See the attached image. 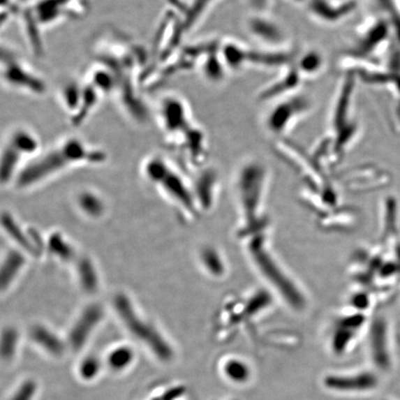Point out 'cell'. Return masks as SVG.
Instances as JSON below:
<instances>
[{"label":"cell","mask_w":400,"mask_h":400,"mask_svg":"<svg viewBox=\"0 0 400 400\" xmlns=\"http://www.w3.org/2000/svg\"><path fill=\"white\" fill-rule=\"evenodd\" d=\"M114 93V80L106 65L92 59L76 77L58 89L59 103L73 127L83 126Z\"/></svg>","instance_id":"obj_2"},{"label":"cell","mask_w":400,"mask_h":400,"mask_svg":"<svg viewBox=\"0 0 400 400\" xmlns=\"http://www.w3.org/2000/svg\"><path fill=\"white\" fill-rule=\"evenodd\" d=\"M133 350L130 348L120 347L114 348L107 357V366L115 373L126 371L133 362Z\"/></svg>","instance_id":"obj_23"},{"label":"cell","mask_w":400,"mask_h":400,"mask_svg":"<svg viewBox=\"0 0 400 400\" xmlns=\"http://www.w3.org/2000/svg\"><path fill=\"white\" fill-rule=\"evenodd\" d=\"M396 43L399 41L392 22L371 13L357 25L353 38L342 52L340 66L346 72L362 65L381 64Z\"/></svg>","instance_id":"obj_4"},{"label":"cell","mask_w":400,"mask_h":400,"mask_svg":"<svg viewBox=\"0 0 400 400\" xmlns=\"http://www.w3.org/2000/svg\"><path fill=\"white\" fill-rule=\"evenodd\" d=\"M220 45H217L200 59V75L207 83L219 86L227 78V73L230 72L226 64H224L220 53Z\"/></svg>","instance_id":"obj_16"},{"label":"cell","mask_w":400,"mask_h":400,"mask_svg":"<svg viewBox=\"0 0 400 400\" xmlns=\"http://www.w3.org/2000/svg\"><path fill=\"white\" fill-rule=\"evenodd\" d=\"M92 59L106 65L114 80L112 101L126 119L144 126L152 112L142 96L143 78L150 58L143 45L116 30L99 34L94 41Z\"/></svg>","instance_id":"obj_1"},{"label":"cell","mask_w":400,"mask_h":400,"mask_svg":"<svg viewBox=\"0 0 400 400\" xmlns=\"http://www.w3.org/2000/svg\"><path fill=\"white\" fill-rule=\"evenodd\" d=\"M17 344V334L13 331H7L3 333L0 339V354L4 359H10L13 357Z\"/></svg>","instance_id":"obj_28"},{"label":"cell","mask_w":400,"mask_h":400,"mask_svg":"<svg viewBox=\"0 0 400 400\" xmlns=\"http://www.w3.org/2000/svg\"><path fill=\"white\" fill-rule=\"evenodd\" d=\"M303 81L304 80L297 73L294 64H291L290 66L283 70L282 75L278 76L275 80L272 81V83L269 84L265 89L260 91L258 98L260 101L267 102L277 101L283 96L299 91Z\"/></svg>","instance_id":"obj_15"},{"label":"cell","mask_w":400,"mask_h":400,"mask_svg":"<svg viewBox=\"0 0 400 400\" xmlns=\"http://www.w3.org/2000/svg\"><path fill=\"white\" fill-rule=\"evenodd\" d=\"M115 307L124 325L132 332L133 334H135L139 339L143 340L163 359H167L170 357L168 346L161 339L158 332L155 331L154 328H152L149 323L145 322L142 318L136 314L131 302L126 297L120 295L116 297Z\"/></svg>","instance_id":"obj_13"},{"label":"cell","mask_w":400,"mask_h":400,"mask_svg":"<svg viewBox=\"0 0 400 400\" xmlns=\"http://www.w3.org/2000/svg\"><path fill=\"white\" fill-rule=\"evenodd\" d=\"M371 8V13H376L390 20L395 28L400 43V0H364Z\"/></svg>","instance_id":"obj_21"},{"label":"cell","mask_w":400,"mask_h":400,"mask_svg":"<svg viewBox=\"0 0 400 400\" xmlns=\"http://www.w3.org/2000/svg\"><path fill=\"white\" fill-rule=\"evenodd\" d=\"M246 32L260 47L267 50H288L290 36L282 22L269 13L251 14L245 22Z\"/></svg>","instance_id":"obj_12"},{"label":"cell","mask_w":400,"mask_h":400,"mask_svg":"<svg viewBox=\"0 0 400 400\" xmlns=\"http://www.w3.org/2000/svg\"><path fill=\"white\" fill-rule=\"evenodd\" d=\"M387 329L384 323H374L371 332V353L374 362L380 368H387L390 364V354L387 351Z\"/></svg>","instance_id":"obj_20"},{"label":"cell","mask_w":400,"mask_h":400,"mask_svg":"<svg viewBox=\"0 0 400 400\" xmlns=\"http://www.w3.org/2000/svg\"><path fill=\"white\" fill-rule=\"evenodd\" d=\"M22 265H24V259L21 255L18 253L8 255L7 260L0 267V290H3L6 286L10 285Z\"/></svg>","instance_id":"obj_24"},{"label":"cell","mask_w":400,"mask_h":400,"mask_svg":"<svg viewBox=\"0 0 400 400\" xmlns=\"http://www.w3.org/2000/svg\"><path fill=\"white\" fill-rule=\"evenodd\" d=\"M79 275H80L82 285L87 291L96 290L98 286V278H96L95 269L87 260H84L79 265Z\"/></svg>","instance_id":"obj_27"},{"label":"cell","mask_w":400,"mask_h":400,"mask_svg":"<svg viewBox=\"0 0 400 400\" xmlns=\"http://www.w3.org/2000/svg\"><path fill=\"white\" fill-rule=\"evenodd\" d=\"M154 114L158 126L171 143L186 144L197 126L193 121L191 108L177 94H168L158 101Z\"/></svg>","instance_id":"obj_9"},{"label":"cell","mask_w":400,"mask_h":400,"mask_svg":"<svg viewBox=\"0 0 400 400\" xmlns=\"http://www.w3.org/2000/svg\"><path fill=\"white\" fill-rule=\"evenodd\" d=\"M293 64L305 81L317 77L323 72L326 67V59L319 48L310 47L297 52Z\"/></svg>","instance_id":"obj_17"},{"label":"cell","mask_w":400,"mask_h":400,"mask_svg":"<svg viewBox=\"0 0 400 400\" xmlns=\"http://www.w3.org/2000/svg\"><path fill=\"white\" fill-rule=\"evenodd\" d=\"M89 10L87 0H28L15 19L28 48L39 57L44 54V36L48 30L83 18Z\"/></svg>","instance_id":"obj_3"},{"label":"cell","mask_w":400,"mask_h":400,"mask_svg":"<svg viewBox=\"0 0 400 400\" xmlns=\"http://www.w3.org/2000/svg\"><path fill=\"white\" fill-rule=\"evenodd\" d=\"M80 204L84 211L90 215H93V216H98L103 211L102 203L95 195L90 194L84 195L80 198Z\"/></svg>","instance_id":"obj_29"},{"label":"cell","mask_w":400,"mask_h":400,"mask_svg":"<svg viewBox=\"0 0 400 400\" xmlns=\"http://www.w3.org/2000/svg\"><path fill=\"white\" fill-rule=\"evenodd\" d=\"M359 81L351 73H343L334 94L329 116V130L325 141L326 149L341 155L356 143L362 133L356 113V92Z\"/></svg>","instance_id":"obj_5"},{"label":"cell","mask_w":400,"mask_h":400,"mask_svg":"<svg viewBox=\"0 0 400 400\" xmlns=\"http://www.w3.org/2000/svg\"><path fill=\"white\" fill-rule=\"evenodd\" d=\"M308 94L295 92L274 101L263 118V126L272 136L282 138L313 110Z\"/></svg>","instance_id":"obj_10"},{"label":"cell","mask_w":400,"mask_h":400,"mask_svg":"<svg viewBox=\"0 0 400 400\" xmlns=\"http://www.w3.org/2000/svg\"><path fill=\"white\" fill-rule=\"evenodd\" d=\"M246 4L251 14L271 13L274 0H246Z\"/></svg>","instance_id":"obj_31"},{"label":"cell","mask_w":400,"mask_h":400,"mask_svg":"<svg viewBox=\"0 0 400 400\" xmlns=\"http://www.w3.org/2000/svg\"><path fill=\"white\" fill-rule=\"evenodd\" d=\"M32 337L35 342L44 348V350H47V353L56 356L61 355L64 353V347L61 340L47 329L43 327L34 328Z\"/></svg>","instance_id":"obj_22"},{"label":"cell","mask_w":400,"mask_h":400,"mask_svg":"<svg viewBox=\"0 0 400 400\" xmlns=\"http://www.w3.org/2000/svg\"><path fill=\"white\" fill-rule=\"evenodd\" d=\"M39 147L38 133L29 126L15 124L11 127L0 150V182L10 180L22 158L35 154Z\"/></svg>","instance_id":"obj_11"},{"label":"cell","mask_w":400,"mask_h":400,"mask_svg":"<svg viewBox=\"0 0 400 400\" xmlns=\"http://www.w3.org/2000/svg\"><path fill=\"white\" fill-rule=\"evenodd\" d=\"M102 317V311L98 307L93 306L87 309L82 315L78 322L75 323L70 334V345L75 350H79L84 343L91 332L94 330Z\"/></svg>","instance_id":"obj_18"},{"label":"cell","mask_w":400,"mask_h":400,"mask_svg":"<svg viewBox=\"0 0 400 400\" xmlns=\"http://www.w3.org/2000/svg\"><path fill=\"white\" fill-rule=\"evenodd\" d=\"M289 1L294 3V4L304 5L305 6V4H306V3H307L308 0H289Z\"/></svg>","instance_id":"obj_34"},{"label":"cell","mask_w":400,"mask_h":400,"mask_svg":"<svg viewBox=\"0 0 400 400\" xmlns=\"http://www.w3.org/2000/svg\"><path fill=\"white\" fill-rule=\"evenodd\" d=\"M106 153L91 147L83 139L68 136L50 151L25 166L20 172L18 184L21 186H29L73 164L99 163L106 160Z\"/></svg>","instance_id":"obj_6"},{"label":"cell","mask_w":400,"mask_h":400,"mask_svg":"<svg viewBox=\"0 0 400 400\" xmlns=\"http://www.w3.org/2000/svg\"><path fill=\"white\" fill-rule=\"evenodd\" d=\"M101 370V362L95 356H89L82 360L79 365L78 373L81 379L91 381L98 377Z\"/></svg>","instance_id":"obj_26"},{"label":"cell","mask_w":400,"mask_h":400,"mask_svg":"<svg viewBox=\"0 0 400 400\" xmlns=\"http://www.w3.org/2000/svg\"><path fill=\"white\" fill-rule=\"evenodd\" d=\"M50 248L59 256L64 258V259H69L72 256L73 252L71 251L70 246L61 240V237H53L50 240Z\"/></svg>","instance_id":"obj_33"},{"label":"cell","mask_w":400,"mask_h":400,"mask_svg":"<svg viewBox=\"0 0 400 400\" xmlns=\"http://www.w3.org/2000/svg\"><path fill=\"white\" fill-rule=\"evenodd\" d=\"M226 373H228V376L231 377L232 379L240 381V380L246 378V374H248V370H246L242 363L239 362H229L228 366L226 367Z\"/></svg>","instance_id":"obj_32"},{"label":"cell","mask_w":400,"mask_h":400,"mask_svg":"<svg viewBox=\"0 0 400 400\" xmlns=\"http://www.w3.org/2000/svg\"><path fill=\"white\" fill-rule=\"evenodd\" d=\"M36 391V383L30 381L24 382L11 397L10 400H33Z\"/></svg>","instance_id":"obj_30"},{"label":"cell","mask_w":400,"mask_h":400,"mask_svg":"<svg viewBox=\"0 0 400 400\" xmlns=\"http://www.w3.org/2000/svg\"><path fill=\"white\" fill-rule=\"evenodd\" d=\"M1 223L6 231H7L20 245L24 246L27 251H36L35 246L32 245L31 241L28 239L27 237H25L24 232H22L21 229L19 228L16 223H14L13 220L11 219L10 216H8V215L2 216Z\"/></svg>","instance_id":"obj_25"},{"label":"cell","mask_w":400,"mask_h":400,"mask_svg":"<svg viewBox=\"0 0 400 400\" xmlns=\"http://www.w3.org/2000/svg\"><path fill=\"white\" fill-rule=\"evenodd\" d=\"M0 82L8 90L31 96H42L47 91V82L29 62L0 45Z\"/></svg>","instance_id":"obj_8"},{"label":"cell","mask_w":400,"mask_h":400,"mask_svg":"<svg viewBox=\"0 0 400 400\" xmlns=\"http://www.w3.org/2000/svg\"><path fill=\"white\" fill-rule=\"evenodd\" d=\"M345 73L387 96L391 105V124L400 131V44L393 45L381 64L362 65Z\"/></svg>","instance_id":"obj_7"},{"label":"cell","mask_w":400,"mask_h":400,"mask_svg":"<svg viewBox=\"0 0 400 400\" xmlns=\"http://www.w3.org/2000/svg\"><path fill=\"white\" fill-rule=\"evenodd\" d=\"M328 387L341 391H366L376 387L377 379L373 373H364L348 377H329Z\"/></svg>","instance_id":"obj_19"},{"label":"cell","mask_w":400,"mask_h":400,"mask_svg":"<svg viewBox=\"0 0 400 400\" xmlns=\"http://www.w3.org/2000/svg\"><path fill=\"white\" fill-rule=\"evenodd\" d=\"M356 0H308L305 4L309 16L318 24L336 27L355 13Z\"/></svg>","instance_id":"obj_14"}]
</instances>
